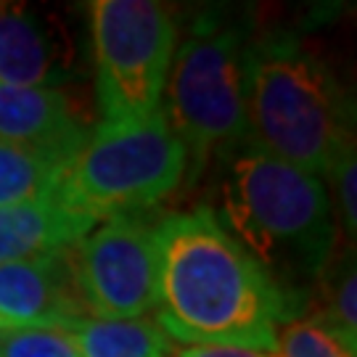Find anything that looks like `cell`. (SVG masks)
Returning a JSON list of instances; mask_svg holds the SVG:
<instances>
[{"instance_id": "3", "label": "cell", "mask_w": 357, "mask_h": 357, "mask_svg": "<svg viewBox=\"0 0 357 357\" xmlns=\"http://www.w3.org/2000/svg\"><path fill=\"white\" fill-rule=\"evenodd\" d=\"M249 146L318 178L355 143L352 98L302 38L270 32L249 43Z\"/></svg>"}, {"instance_id": "12", "label": "cell", "mask_w": 357, "mask_h": 357, "mask_svg": "<svg viewBox=\"0 0 357 357\" xmlns=\"http://www.w3.org/2000/svg\"><path fill=\"white\" fill-rule=\"evenodd\" d=\"M69 333L79 357H167L175 344L151 318H79L72 323Z\"/></svg>"}, {"instance_id": "17", "label": "cell", "mask_w": 357, "mask_h": 357, "mask_svg": "<svg viewBox=\"0 0 357 357\" xmlns=\"http://www.w3.org/2000/svg\"><path fill=\"white\" fill-rule=\"evenodd\" d=\"M333 185V196H336V209H339V222L342 228L349 233V243H355L357 230V153L355 143L347 146L339 153V159L333 162L331 172L326 175Z\"/></svg>"}, {"instance_id": "8", "label": "cell", "mask_w": 357, "mask_h": 357, "mask_svg": "<svg viewBox=\"0 0 357 357\" xmlns=\"http://www.w3.org/2000/svg\"><path fill=\"white\" fill-rule=\"evenodd\" d=\"M75 66L77 48L56 13L0 0V85L61 88Z\"/></svg>"}, {"instance_id": "14", "label": "cell", "mask_w": 357, "mask_h": 357, "mask_svg": "<svg viewBox=\"0 0 357 357\" xmlns=\"http://www.w3.org/2000/svg\"><path fill=\"white\" fill-rule=\"evenodd\" d=\"M315 299L310 318L331 328L347 347L357 349V268L355 246H349L315 278Z\"/></svg>"}, {"instance_id": "6", "label": "cell", "mask_w": 357, "mask_h": 357, "mask_svg": "<svg viewBox=\"0 0 357 357\" xmlns=\"http://www.w3.org/2000/svg\"><path fill=\"white\" fill-rule=\"evenodd\" d=\"M90 43L101 122H135L162 112L178 48L175 13L165 3H90Z\"/></svg>"}, {"instance_id": "11", "label": "cell", "mask_w": 357, "mask_h": 357, "mask_svg": "<svg viewBox=\"0 0 357 357\" xmlns=\"http://www.w3.org/2000/svg\"><path fill=\"white\" fill-rule=\"evenodd\" d=\"M96 222L72 215L53 199L0 206V265L64 255Z\"/></svg>"}, {"instance_id": "18", "label": "cell", "mask_w": 357, "mask_h": 357, "mask_svg": "<svg viewBox=\"0 0 357 357\" xmlns=\"http://www.w3.org/2000/svg\"><path fill=\"white\" fill-rule=\"evenodd\" d=\"M167 357H273V352L233 344H172Z\"/></svg>"}, {"instance_id": "7", "label": "cell", "mask_w": 357, "mask_h": 357, "mask_svg": "<svg viewBox=\"0 0 357 357\" xmlns=\"http://www.w3.org/2000/svg\"><path fill=\"white\" fill-rule=\"evenodd\" d=\"M156 212H130L96 222L69 249L77 302L88 318H149L159 305Z\"/></svg>"}, {"instance_id": "4", "label": "cell", "mask_w": 357, "mask_h": 357, "mask_svg": "<svg viewBox=\"0 0 357 357\" xmlns=\"http://www.w3.org/2000/svg\"><path fill=\"white\" fill-rule=\"evenodd\" d=\"M249 32L204 16L178 43L162 114L185 149V183L196 185L215 159L249 141Z\"/></svg>"}, {"instance_id": "16", "label": "cell", "mask_w": 357, "mask_h": 357, "mask_svg": "<svg viewBox=\"0 0 357 357\" xmlns=\"http://www.w3.org/2000/svg\"><path fill=\"white\" fill-rule=\"evenodd\" d=\"M0 357H79L72 333L64 328H6Z\"/></svg>"}, {"instance_id": "5", "label": "cell", "mask_w": 357, "mask_h": 357, "mask_svg": "<svg viewBox=\"0 0 357 357\" xmlns=\"http://www.w3.org/2000/svg\"><path fill=\"white\" fill-rule=\"evenodd\" d=\"M185 183V149L167 116L98 122L72 156L56 202L72 215L101 222L130 212H151Z\"/></svg>"}, {"instance_id": "1", "label": "cell", "mask_w": 357, "mask_h": 357, "mask_svg": "<svg viewBox=\"0 0 357 357\" xmlns=\"http://www.w3.org/2000/svg\"><path fill=\"white\" fill-rule=\"evenodd\" d=\"M294 302L217 222L209 204L162 215L156 323L175 344L273 352Z\"/></svg>"}, {"instance_id": "15", "label": "cell", "mask_w": 357, "mask_h": 357, "mask_svg": "<svg viewBox=\"0 0 357 357\" xmlns=\"http://www.w3.org/2000/svg\"><path fill=\"white\" fill-rule=\"evenodd\" d=\"M273 357H357V349L347 347L320 320L296 315L278 326Z\"/></svg>"}, {"instance_id": "13", "label": "cell", "mask_w": 357, "mask_h": 357, "mask_svg": "<svg viewBox=\"0 0 357 357\" xmlns=\"http://www.w3.org/2000/svg\"><path fill=\"white\" fill-rule=\"evenodd\" d=\"M66 167V159L0 143V206L53 199Z\"/></svg>"}, {"instance_id": "2", "label": "cell", "mask_w": 357, "mask_h": 357, "mask_svg": "<svg viewBox=\"0 0 357 357\" xmlns=\"http://www.w3.org/2000/svg\"><path fill=\"white\" fill-rule=\"evenodd\" d=\"M209 209L291 302L294 289L331 262L339 230L323 178L249 143L222 159L217 206Z\"/></svg>"}, {"instance_id": "10", "label": "cell", "mask_w": 357, "mask_h": 357, "mask_svg": "<svg viewBox=\"0 0 357 357\" xmlns=\"http://www.w3.org/2000/svg\"><path fill=\"white\" fill-rule=\"evenodd\" d=\"M90 130L88 119L61 88L0 85V143L72 162Z\"/></svg>"}, {"instance_id": "9", "label": "cell", "mask_w": 357, "mask_h": 357, "mask_svg": "<svg viewBox=\"0 0 357 357\" xmlns=\"http://www.w3.org/2000/svg\"><path fill=\"white\" fill-rule=\"evenodd\" d=\"M88 318L77 302L69 252L0 265V331L64 328Z\"/></svg>"}]
</instances>
